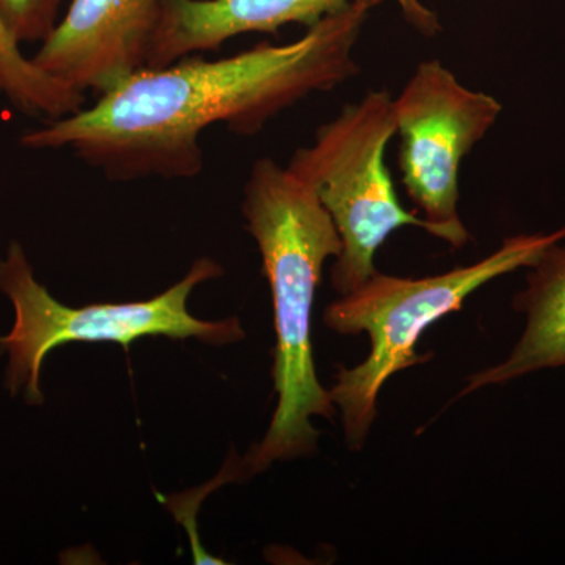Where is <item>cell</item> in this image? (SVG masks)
I'll return each mask as SVG.
<instances>
[{
    "mask_svg": "<svg viewBox=\"0 0 565 565\" xmlns=\"http://www.w3.org/2000/svg\"><path fill=\"white\" fill-rule=\"evenodd\" d=\"M163 0H71L32 62L85 96L114 90L148 68Z\"/></svg>",
    "mask_w": 565,
    "mask_h": 565,
    "instance_id": "obj_7",
    "label": "cell"
},
{
    "mask_svg": "<svg viewBox=\"0 0 565 565\" xmlns=\"http://www.w3.org/2000/svg\"><path fill=\"white\" fill-rule=\"evenodd\" d=\"M243 214L262 253L277 337L273 422L262 444L243 460V471L253 475L274 462L313 455L319 430L311 419H332L337 412L318 379L311 333L323 266L340 256L343 245L315 189L270 158L253 163L244 185Z\"/></svg>",
    "mask_w": 565,
    "mask_h": 565,
    "instance_id": "obj_2",
    "label": "cell"
},
{
    "mask_svg": "<svg viewBox=\"0 0 565 565\" xmlns=\"http://www.w3.org/2000/svg\"><path fill=\"white\" fill-rule=\"evenodd\" d=\"M565 241V226L552 233L516 234L492 255L471 266L424 278L375 273L359 289L330 303L323 323L338 334L366 333L370 355L353 367H341L329 390L340 408L345 441L363 448L377 418V399L394 374L429 356L416 352L419 338L433 323L462 308L487 282L522 267H531L546 248Z\"/></svg>",
    "mask_w": 565,
    "mask_h": 565,
    "instance_id": "obj_3",
    "label": "cell"
},
{
    "mask_svg": "<svg viewBox=\"0 0 565 565\" xmlns=\"http://www.w3.org/2000/svg\"><path fill=\"white\" fill-rule=\"evenodd\" d=\"M501 110L498 99L465 87L440 61L419 63L393 98L401 181L434 236L452 247L470 239L459 215L460 166Z\"/></svg>",
    "mask_w": 565,
    "mask_h": 565,
    "instance_id": "obj_6",
    "label": "cell"
},
{
    "mask_svg": "<svg viewBox=\"0 0 565 565\" xmlns=\"http://www.w3.org/2000/svg\"><path fill=\"white\" fill-rule=\"evenodd\" d=\"M394 136L392 96L370 92L322 125L313 143L294 152L288 163L315 189L340 234L343 248L332 267V286L340 297L377 273L375 255L397 230L416 226L434 236L433 225L397 199L385 163Z\"/></svg>",
    "mask_w": 565,
    "mask_h": 565,
    "instance_id": "obj_5",
    "label": "cell"
},
{
    "mask_svg": "<svg viewBox=\"0 0 565 565\" xmlns=\"http://www.w3.org/2000/svg\"><path fill=\"white\" fill-rule=\"evenodd\" d=\"M394 2L416 31L424 35L440 31L437 17L419 0ZM349 3L351 0H163L148 68L218 51L244 33H277L288 24L310 29Z\"/></svg>",
    "mask_w": 565,
    "mask_h": 565,
    "instance_id": "obj_8",
    "label": "cell"
},
{
    "mask_svg": "<svg viewBox=\"0 0 565 565\" xmlns=\"http://www.w3.org/2000/svg\"><path fill=\"white\" fill-rule=\"evenodd\" d=\"M222 274L221 264L200 258L181 281L150 300L68 307L36 278L24 247L10 243L0 255V292L14 311L10 332L0 334V356L7 359L3 385L11 396L39 407L44 403L40 379L44 360L70 343H117L128 349L145 337L195 338L212 345L244 340L237 318L210 322L189 313L193 289Z\"/></svg>",
    "mask_w": 565,
    "mask_h": 565,
    "instance_id": "obj_4",
    "label": "cell"
},
{
    "mask_svg": "<svg viewBox=\"0 0 565 565\" xmlns=\"http://www.w3.org/2000/svg\"><path fill=\"white\" fill-rule=\"evenodd\" d=\"M0 73L6 95L11 103L31 115H44L51 120L74 114L84 106L85 96L52 79L22 54L20 44L11 39L0 22Z\"/></svg>",
    "mask_w": 565,
    "mask_h": 565,
    "instance_id": "obj_10",
    "label": "cell"
},
{
    "mask_svg": "<svg viewBox=\"0 0 565 565\" xmlns=\"http://www.w3.org/2000/svg\"><path fill=\"white\" fill-rule=\"evenodd\" d=\"M0 95H6V87H3L2 73H0Z\"/></svg>",
    "mask_w": 565,
    "mask_h": 565,
    "instance_id": "obj_12",
    "label": "cell"
},
{
    "mask_svg": "<svg viewBox=\"0 0 565 565\" xmlns=\"http://www.w3.org/2000/svg\"><path fill=\"white\" fill-rule=\"evenodd\" d=\"M65 0H0V22L18 44L41 43L61 20Z\"/></svg>",
    "mask_w": 565,
    "mask_h": 565,
    "instance_id": "obj_11",
    "label": "cell"
},
{
    "mask_svg": "<svg viewBox=\"0 0 565 565\" xmlns=\"http://www.w3.org/2000/svg\"><path fill=\"white\" fill-rule=\"evenodd\" d=\"M526 288L514 297L525 329L504 362L470 375L459 397L545 370H565V247L553 244L527 267Z\"/></svg>",
    "mask_w": 565,
    "mask_h": 565,
    "instance_id": "obj_9",
    "label": "cell"
},
{
    "mask_svg": "<svg viewBox=\"0 0 565 565\" xmlns=\"http://www.w3.org/2000/svg\"><path fill=\"white\" fill-rule=\"evenodd\" d=\"M382 2L351 0L288 44L141 70L93 106L25 132L21 147L68 148L110 181L192 180L203 172L200 139L211 126L255 136L294 104L356 76L353 51Z\"/></svg>",
    "mask_w": 565,
    "mask_h": 565,
    "instance_id": "obj_1",
    "label": "cell"
}]
</instances>
